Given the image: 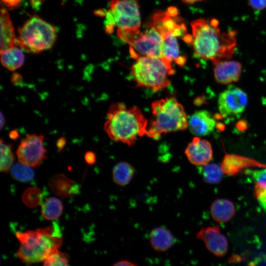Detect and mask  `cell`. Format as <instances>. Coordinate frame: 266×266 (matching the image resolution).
<instances>
[{
    "label": "cell",
    "mask_w": 266,
    "mask_h": 266,
    "mask_svg": "<svg viewBox=\"0 0 266 266\" xmlns=\"http://www.w3.org/2000/svg\"><path fill=\"white\" fill-rule=\"evenodd\" d=\"M66 140L65 137L62 136L60 137L56 142V146L58 151H61L63 150L66 144Z\"/></svg>",
    "instance_id": "obj_33"
},
{
    "label": "cell",
    "mask_w": 266,
    "mask_h": 266,
    "mask_svg": "<svg viewBox=\"0 0 266 266\" xmlns=\"http://www.w3.org/2000/svg\"><path fill=\"white\" fill-rule=\"evenodd\" d=\"M171 63L164 57L140 56L131 66V74L138 87L156 92L170 85L169 76L175 73Z\"/></svg>",
    "instance_id": "obj_5"
},
{
    "label": "cell",
    "mask_w": 266,
    "mask_h": 266,
    "mask_svg": "<svg viewBox=\"0 0 266 266\" xmlns=\"http://www.w3.org/2000/svg\"><path fill=\"white\" fill-rule=\"evenodd\" d=\"M11 173L14 179L21 182H30L34 176V173L31 166L20 162L13 165L11 169Z\"/></svg>",
    "instance_id": "obj_25"
},
{
    "label": "cell",
    "mask_w": 266,
    "mask_h": 266,
    "mask_svg": "<svg viewBox=\"0 0 266 266\" xmlns=\"http://www.w3.org/2000/svg\"><path fill=\"white\" fill-rule=\"evenodd\" d=\"M249 5L256 10H263L266 7V0H248Z\"/></svg>",
    "instance_id": "obj_30"
},
{
    "label": "cell",
    "mask_w": 266,
    "mask_h": 266,
    "mask_svg": "<svg viewBox=\"0 0 266 266\" xmlns=\"http://www.w3.org/2000/svg\"><path fill=\"white\" fill-rule=\"evenodd\" d=\"M184 2L188 4H193L199 1H200L203 0H182Z\"/></svg>",
    "instance_id": "obj_39"
},
{
    "label": "cell",
    "mask_w": 266,
    "mask_h": 266,
    "mask_svg": "<svg viewBox=\"0 0 266 266\" xmlns=\"http://www.w3.org/2000/svg\"><path fill=\"white\" fill-rule=\"evenodd\" d=\"M224 174L234 175L244 168L253 166L266 167L258 162L247 157L233 154H228L224 157L221 165Z\"/></svg>",
    "instance_id": "obj_16"
},
{
    "label": "cell",
    "mask_w": 266,
    "mask_h": 266,
    "mask_svg": "<svg viewBox=\"0 0 266 266\" xmlns=\"http://www.w3.org/2000/svg\"><path fill=\"white\" fill-rule=\"evenodd\" d=\"M214 65V78L218 83L227 85L239 80L242 72V65L239 62L224 60Z\"/></svg>",
    "instance_id": "obj_13"
},
{
    "label": "cell",
    "mask_w": 266,
    "mask_h": 266,
    "mask_svg": "<svg viewBox=\"0 0 266 266\" xmlns=\"http://www.w3.org/2000/svg\"><path fill=\"white\" fill-rule=\"evenodd\" d=\"M134 173V168L131 164L121 161L114 166L112 171V179L117 185L126 186L131 182Z\"/></svg>",
    "instance_id": "obj_21"
},
{
    "label": "cell",
    "mask_w": 266,
    "mask_h": 266,
    "mask_svg": "<svg viewBox=\"0 0 266 266\" xmlns=\"http://www.w3.org/2000/svg\"><path fill=\"white\" fill-rule=\"evenodd\" d=\"M0 53L1 65L10 71H14L20 68L24 62L23 53L16 47L7 49Z\"/></svg>",
    "instance_id": "obj_22"
},
{
    "label": "cell",
    "mask_w": 266,
    "mask_h": 266,
    "mask_svg": "<svg viewBox=\"0 0 266 266\" xmlns=\"http://www.w3.org/2000/svg\"><path fill=\"white\" fill-rule=\"evenodd\" d=\"M216 125L215 120L208 111L201 110L194 112L188 119L190 132L197 136L210 134Z\"/></svg>",
    "instance_id": "obj_14"
},
{
    "label": "cell",
    "mask_w": 266,
    "mask_h": 266,
    "mask_svg": "<svg viewBox=\"0 0 266 266\" xmlns=\"http://www.w3.org/2000/svg\"><path fill=\"white\" fill-rule=\"evenodd\" d=\"M148 121L137 106L127 107L122 102L111 104L107 113L104 130L112 140L129 146L146 135Z\"/></svg>",
    "instance_id": "obj_2"
},
{
    "label": "cell",
    "mask_w": 266,
    "mask_h": 266,
    "mask_svg": "<svg viewBox=\"0 0 266 266\" xmlns=\"http://www.w3.org/2000/svg\"><path fill=\"white\" fill-rule=\"evenodd\" d=\"M245 171L255 181L256 195L266 189V168L254 170L247 169Z\"/></svg>",
    "instance_id": "obj_28"
},
{
    "label": "cell",
    "mask_w": 266,
    "mask_h": 266,
    "mask_svg": "<svg viewBox=\"0 0 266 266\" xmlns=\"http://www.w3.org/2000/svg\"><path fill=\"white\" fill-rule=\"evenodd\" d=\"M145 30L144 32H141L139 29H118L117 34L130 45V53L134 59L142 56L163 57L162 33L149 23Z\"/></svg>",
    "instance_id": "obj_7"
},
{
    "label": "cell",
    "mask_w": 266,
    "mask_h": 266,
    "mask_svg": "<svg viewBox=\"0 0 266 266\" xmlns=\"http://www.w3.org/2000/svg\"><path fill=\"white\" fill-rule=\"evenodd\" d=\"M23 203L28 207L35 208L37 207L42 200V194L40 189L31 187L26 189L22 196Z\"/></svg>",
    "instance_id": "obj_27"
},
{
    "label": "cell",
    "mask_w": 266,
    "mask_h": 266,
    "mask_svg": "<svg viewBox=\"0 0 266 266\" xmlns=\"http://www.w3.org/2000/svg\"><path fill=\"white\" fill-rule=\"evenodd\" d=\"M48 184L53 193L62 198L72 197L80 192L79 184L63 174L51 177Z\"/></svg>",
    "instance_id": "obj_15"
},
{
    "label": "cell",
    "mask_w": 266,
    "mask_h": 266,
    "mask_svg": "<svg viewBox=\"0 0 266 266\" xmlns=\"http://www.w3.org/2000/svg\"><path fill=\"white\" fill-rule=\"evenodd\" d=\"M44 266H66L69 263V258L67 255L58 250L51 253L44 260Z\"/></svg>",
    "instance_id": "obj_29"
},
{
    "label": "cell",
    "mask_w": 266,
    "mask_h": 266,
    "mask_svg": "<svg viewBox=\"0 0 266 266\" xmlns=\"http://www.w3.org/2000/svg\"><path fill=\"white\" fill-rule=\"evenodd\" d=\"M201 174L204 181L209 184H217L221 182L224 173L221 166L215 163L201 166Z\"/></svg>",
    "instance_id": "obj_24"
},
{
    "label": "cell",
    "mask_w": 266,
    "mask_h": 266,
    "mask_svg": "<svg viewBox=\"0 0 266 266\" xmlns=\"http://www.w3.org/2000/svg\"><path fill=\"white\" fill-rule=\"evenodd\" d=\"M9 136L12 139H17L19 136V133L16 130H13L9 133Z\"/></svg>",
    "instance_id": "obj_37"
},
{
    "label": "cell",
    "mask_w": 266,
    "mask_h": 266,
    "mask_svg": "<svg viewBox=\"0 0 266 266\" xmlns=\"http://www.w3.org/2000/svg\"><path fill=\"white\" fill-rule=\"evenodd\" d=\"M42 134H31L23 139L16 150L19 162L31 167L39 166L46 158Z\"/></svg>",
    "instance_id": "obj_9"
},
{
    "label": "cell",
    "mask_w": 266,
    "mask_h": 266,
    "mask_svg": "<svg viewBox=\"0 0 266 266\" xmlns=\"http://www.w3.org/2000/svg\"><path fill=\"white\" fill-rule=\"evenodd\" d=\"M63 205L61 201L55 197L46 199L42 203L41 212L43 217L48 220L58 219L62 214Z\"/></svg>",
    "instance_id": "obj_23"
},
{
    "label": "cell",
    "mask_w": 266,
    "mask_h": 266,
    "mask_svg": "<svg viewBox=\"0 0 266 266\" xmlns=\"http://www.w3.org/2000/svg\"><path fill=\"white\" fill-rule=\"evenodd\" d=\"M256 197L260 206L266 212V189L257 194Z\"/></svg>",
    "instance_id": "obj_31"
},
{
    "label": "cell",
    "mask_w": 266,
    "mask_h": 266,
    "mask_svg": "<svg viewBox=\"0 0 266 266\" xmlns=\"http://www.w3.org/2000/svg\"><path fill=\"white\" fill-rule=\"evenodd\" d=\"M219 24L215 18L197 19L191 24L192 34H186L184 38L192 45L198 57L214 64L231 59L236 46V32L233 30L222 32Z\"/></svg>",
    "instance_id": "obj_1"
},
{
    "label": "cell",
    "mask_w": 266,
    "mask_h": 266,
    "mask_svg": "<svg viewBox=\"0 0 266 266\" xmlns=\"http://www.w3.org/2000/svg\"><path fill=\"white\" fill-rule=\"evenodd\" d=\"M149 242L155 251L164 252L169 250L175 244L176 239L166 228L157 227L151 231Z\"/></svg>",
    "instance_id": "obj_17"
},
{
    "label": "cell",
    "mask_w": 266,
    "mask_h": 266,
    "mask_svg": "<svg viewBox=\"0 0 266 266\" xmlns=\"http://www.w3.org/2000/svg\"><path fill=\"white\" fill-rule=\"evenodd\" d=\"M16 236L20 243L17 254L28 264L43 262L49 254L59 249L63 241L61 231L56 222L45 228L17 232Z\"/></svg>",
    "instance_id": "obj_3"
},
{
    "label": "cell",
    "mask_w": 266,
    "mask_h": 266,
    "mask_svg": "<svg viewBox=\"0 0 266 266\" xmlns=\"http://www.w3.org/2000/svg\"><path fill=\"white\" fill-rule=\"evenodd\" d=\"M5 119L2 112H0V129L1 130L5 125Z\"/></svg>",
    "instance_id": "obj_38"
},
{
    "label": "cell",
    "mask_w": 266,
    "mask_h": 266,
    "mask_svg": "<svg viewBox=\"0 0 266 266\" xmlns=\"http://www.w3.org/2000/svg\"><path fill=\"white\" fill-rule=\"evenodd\" d=\"M17 43L26 52L36 53L51 48L57 38L56 28L37 16L18 30Z\"/></svg>",
    "instance_id": "obj_6"
},
{
    "label": "cell",
    "mask_w": 266,
    "mask_h": 266,
    "mask_svg": "<svg viewBox=\"0 0 266 266\" xmlns=\"http://www.w3.org/2000/svg\"><path fill=\"white\" fill-rule=\"evenodd\" d=\"M5 5L9 7L16 6L20 3L21 0H1Z\"/></svg>",
    "instance_id": "obj_35"
},
{
    "label": "cell",
    "mask_w": 266,
    "mask_h": 266,
    "mask_svg": "<svg viewBox=\"0 0 266 266\" xmlns=\"http://www.w3.org/2000/svg\"><path fill=\"white\" fill-rule=\"evenodd\" d=\"M85 160L89 165H93L96 162V156L95 154L92 151H89L85 154Z\"/></svg>",
    "instance_id": "obj_32"
},
{
    "label": "cell",
    "mask_w": 266,
    "mask_h": 266,
    "mask_svg": "<svg viewBox=\"0 0 266 266\" xmlns=\"http://www.w3.org/2000/svg\"><path fill=\"white\" fill-rule=\"evenodd\" d=\"M152 118L146 135L158 139L161 135L183 131L188 127V118L182 105L174 96L154 101Z\"/></svg>",
    "instance_id": "obj_4"
},
{
    "label": "cell",
    "mask_w": 266,
    "mask_h": 266,
    "mask_svg": "<svg viewBox=\"0 0 266 266\" xmlns=\"http://www.w3.org/2000/svg\"><path fill=\"white\" fill-rule=\"evenodd\" d=\"M163 57L171 62H175L180 66H183L186 61L185 56L180 55V49L177 37L175 34L166 33L163 35Z\"/></svg>",
    "instance_id": "obj_19"
},
{
    "label": "cell",
    "mask_w": 266,
    "mask_h": 266,
    "mask_svg": "<svg viewBox=\"0 0 266 266\" xmlns=\"http://www.w3.org/2000/svg\"><path fill=\"white\" fill-rule=\"evenodd\" d=\"M108 11L118 29H138L140 27L138 0H111Z\"/></svg>",
    "instance_id": "obj_8"
},
{
    "label": "cell",
    "mask_w": 266,
    "mask_h": 266,
    "mask_svg": "<svg viewBox=\"0 0 266 266\" xmlns=\"http://www.w3.org/2000/svg\"><path fill=\"white\" fill-rule=\"evenodd\" d=\"M211 217L215 221L225 223L230 221L234 216L235 212L234 204L226 199L215 200L210 208Z\"/></svg>",
    "instance_id": "obj_20"
},
{
    "label": "cell",
    "mask_w": 266,
    "mask_h": 266,
    "mask_svg": "<svg viewBox=\"0 0 266 266\" xmlns=\"http://www.w3.org/2000/svg\"><path fill=\"white\" fill-rule=\"evenodd\" d=\"M17 37L14 33L9 14L4 8L0 9V53L4 50L16 47Z\"/></svg>",
    "instance_id": "obj_18"
},
{
    "label": "cell",
    "mask_w": 266,
    "mask_h": 266,
    "mask_svg": "<svg viewBox=\"0 0 266 266\" xmlns=\"http://www.w3.org/2000/svg\"><path fill=\"white\" fill-rule=\"evenodd\" d=\"M22 76L20 74L17 73H14L12 74L11 81L12 83L15 84H19L22 81Z\"/></svg>",
    "instance_id": "obj_34"
},
{
    "label": "cell",
    "mask_w": 266,
    "mask_h": 266,
    "mask_svg": "<svg viewBox=\"0 0 266 266\" xmlns=\"http://www.w3.org/2000/svg\"><path fill=\"white\" fill-rule=\"evenodd\" d=\"M113 265L115 266H136L137 265L128 260H121L120 261L117 262V263L114 264Z\"/></svg>",
    "instance_id": "obj_36"
},
{
    "label": "cell",
    "mask_w": 266,
    "mask_h": 266,
    "mask_svg": "<svg viewBox=\"0 0 266 266\" xmlns=\"http://www.w3.org/2000/svg\"><path fill=\"white\" fill-rule=\"evenodd\" d=\"M185 154L192 164L199 166L209 163L213 158L210 143L199 137H195L188 144Z\"/></svg>",
    "instance_id": "obj_12"
},
{
    "label": "cell",
    "mask_w": 266,
    "mask_h": 266,
    "mask_svg": "<svg viewBox=\"0 0 266 266\" xmlns=\"http://www.w3.org/2000/svg\"><path fill=\"white\" fill-rule=\"evenodd\" d=\"M197 238L203 241L211 253L218 257L225 256L228 251V241L218 226L201 228L197 234Z\"/></svg>",
    "instance_id": "obj_11"
},
{
    "label": "cell",
    "mask_w": 266,
    "mask_h": 266,
    "mask_svg": "<svg viewBox=\"0 0 266 266\" xmlns=\"http://www.w3.org/2000/svg\"><path fill=\"white\" fill-rule=\"evenodd\" d=\"M248 102L246 93L240 88L228 89L219 96L218 109L224 117L237 116L245 110Z\"/></svg>",
    "instance_id": "obj_10"
},
{
    "label": "cell",
    "mask_w": 266,
    "mask_h": 266,
    "mask_svg": "<svg viewBox=\"0 0 266 266\" xmlns=\"http://www.w3.org/2000/svg\"><path fill=\"white\" fill-rule=\"evenodd\" d=\"M0 161L1 172H7L12 167L14 160V156L12 152L11 144H7L0 139Z\"/></svg>",
    "instance_id": "obj_26"
}]
</instances>
